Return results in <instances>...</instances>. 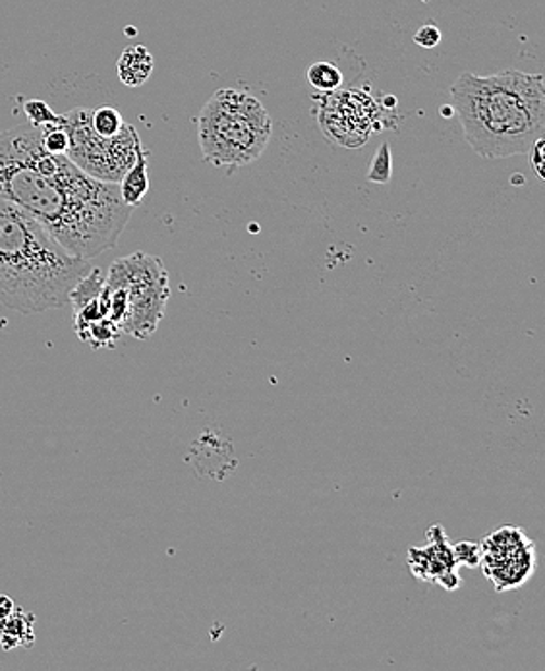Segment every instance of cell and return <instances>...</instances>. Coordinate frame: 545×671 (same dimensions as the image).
Returning a JSON list of instances; mask_svg holds the SVG:
<instances>
[{
	"label": "cell",
	"instance_id": "cell-1",
	"mask_svg": "<svg viewBox=\"0 0 545 671\" xmlns=\"http://www.w3.org/2000/svg\"><path fill=\"white\" fill-rule=\"evenodd\" d=\"M0 200L27 211L70 256L87 262L113 250L134 211L119 184L47 151L41 126L29 123L0 132Z\"/></svg>",
	"mask_w": 545,
	"mask_h": 671
},
{
	"label": "cell",
	"instance_id": "cell-2",
	"mask_svg": "<svg viewBox=\"0 0 545 671\" xmlns=\"http://www.w3.org/2000/svg\"><path fill=\"white\" fill-rule=\"evenodd\" d=\"M468 146L484 159L527 156L545 131L544 74L462 72L450 88Z\"/></svg>",
	"mask_w": 545,
	"mask_h": 671
},
{
	"label": "cell",
	"instance_id": "cell-3",
	"mask_svg": "<svg viewBox=\"0 0 545 671\" xmlns=\"http://www.w3.org/2000/svg\"><path fill=\"white\" fill-rule=\"evenodd\" d=\"M89 270L87 260L70 256L37 219L0 200V306L26 315L64 308Z\"/></svg>",
	"mask_w": 545,
	"mask_h": 671
},
{
	"label": "cell",
	"instance_id": "cell-4",
	"mask_svg": "<svg viewBox=\"0 0 545 671\" xmlns=\"http://www.w3.org/2000/svg\"><path fill=\"white\" fill-rule=\"evenodd\" d=\"M203 159L233 173L263 156L273 136V121L258 97L240 89H219L198 114Z\"/></svg>",
	"mask_w": 545,
	"mask_h": 671
},
{
	"label": "cell",
	"instance_id": "cell-5",
	"mask_svg": "<svg viewBox=\"0 0 545 671\" xmlns=\"http://www.w3.org/2000/svg\"><path fill=\"white\" fill-rule=\"evenodd\" d=\"M169 297V273L157 256L136 252L119 258L104 275L107 315L136 339H149L157 332Z\"/></svg>",
	"mask_w": 545,
	"mask_h": 671
},
{
	"label": "cell",
	"instance_id": "cell-6",
	"mask_svg": "<svg viewBox=\"0 0 545 671\" xmlns=\"http://www.w3.org/2000/svg\"><path fill=\"white\" fill-rule=\"evenodd\" d=\"M69 134L66 156L84 173L103 183H121L139 153L144 151L139 134L132 124H124L116 136L104 138L91 126V109L78 107L62 114Z\"/></svg>",
	"mask_w": 545,
	"mask_h": 671
},
{
	"label": "cell",
	"instance_id": "cell-7",
	"mask_svg": "<svg viewBox=\"0 0 545 671\" xmlns=\"http://www.w3.org/2000/svg\"><path fill=\"white\" fill-rule=\"evenodd\" d=\"M480 566L497 593H509L529 583L536 571V544L519 526H503L482 544Z\"/></svg>",
	"mask_w": 545,
	"mask_h": 671
},
{
	"label": "cell",
	"instance_id": "cell-8",
	"mask_svg": "<svg viewBox=\"0 0 545 671\" xmlns=\"http://www.w3.org/2000/svg\"><path fill=\"white\" fill-rule=\"evenodd\" d=\"M408 567L412 575L422 583L442 584L445 591H457L460 575L457 561L453 556V546L442 524H435L428 531V546L408 549Z\"/></svg>",
	"mask_w": 545,
	"mask_h": 671
},
{
	"label": "cell",
	"instance_id": "cell-9",
	"mask_svg": "<svg viewBox=\"0 0 545 671\" xmlns=\"http://www.w3.org/2000/svg\"><path fill=\"white\" fill-rule=\"evenodd\" d=\"M116 69H119V78L124 86L139 88L151 78L156 61H153V54L149 53L148 47L134 45L122 51Z\"/></svg>",
	"mask_w": 545,
	"mask_h": 671
},
{
	"label": "cell",
	"instance_id": "cell-10",
	"mask_svg": "<svg viewBox=\"0 0 545 671\" xmlns=\"http://www.w3.org/2000/svg\"><path fill=\"white\" fill-rule=\"evenodd\" d=\"M34 621L32 613L24 610H16L10 613L9 618L0 621V643L4 650L12 648H27L34 646Z\"/></svg>",
	"mask_w": 545,
	"mask_h": 671
},
{
	"label": "cell",
	"instance_id": "cell-11",
	"mask_svg": "<svg viewBox=\"0 0 545 671\" xmlns=\"http://www.w3.org/2000/svg\"><path fill=\"white\" fill-rule=\"evenodd\" d=\"M148 156V151L144 149L136 159V163L128 169V173L122 176L119 183L122 200L134 210L149 192Z\"/></svg>",
	"mask_w": 545,
	"mask_h": 671
},
{
	"label": "cell",
	"instance_id": "cell-12",
	"mask_svg": "<svg viewBox=\"0 0 545 671\" xmlns=\"http://www.w3.org/2000/svg\"><path fill=\"white\" fill-rule=\"evenodd\" d=\"M308 82L323 94H335L337 89L343 88L345 76L333 62H315L308 69Z\"/></svg>",
	"mask_w": 545,
	"mask_h": 671
},
{
	"label": "cell",
	"instance_id": "cell-13",
	"mask_svg": "<svg viewBox=\"0 0 545 671\" xmlns=\"http://www.w3.org/2000/svg\"><path fill=\"white\" fill-rule=\"evenodd\" d=\"M124 119H122L121 111L114 109V107H99V109H91V126L99 136L104 138H113L119 132L124 128Z\"/></svg>",
	"mask_w": 545,
	"mask_h": 671
},
{
	"label": "cell",
	"instance_id": "cell-14",
	"mask_svg": "<svg viewBox=\"0 0 545 671\" xmlns=\"http://www.w3.org/2000/svg\"><path fill=\"white\" fill-rule=\"evenodd\" d=\"M393 178V156L389 144H381L377 153L373 156L372 165L368 171V181L375 184H387Z\"/></svg>",
	"mask_w": 545,
	"mask_h": 671
},
{
	"label": "cell",
	"instance_id": "cell-15",
	"mask_svg": "<svg viewBox=\"0 0 545 671\" xmlns=\"http://www.w3.org/2000/svg\"><path fill=\"white\" fill-rule=\"evenodd\" d=\"M41 140H44L47 151H51V153H66V149H69V134H66V128L62 124V114L59 123L41 126Z\"/></svg>",
	"mask_w": 545,
	"mask_h": 671
},
{
	"label": "cell",
	"instance_id": "cell-16",
	"mask_svg": "<svg viewBox=\"0 0 545 671\" xmlns=\"http://www.w3.org/2000/svg\"><path fill=\"white\" fill-rule=\"evenodd\" d=\"M24 111H26L27 121L34 126L59 123V119H61V114L54 113L51 107L47 105L41 99H29L27 103H24Z\"/></svg>",
	"mask_w": 545,
	"mask_h": 671
},
{
	"label": "cell",
	"instance_id": "cell-17",
	"mask_svg": "<svg viewBox=\"0 0 545 671\" xmlns=\"http://www.w3.org/2000/svg\"><path fill=\"white\" fill-rule=\"evenodd\" d=\"M453 556L457 566L478 567L482 559V548L476 542H459L453 546Z\"/></svg>",
	"mask_w": 545,
	"mask_h": 671
},
{
	"label": "cell",
	"instance_id": "cell-18",
	"mask_svg": "<svg viewBox=\"0 0 545 671\" xmlns=\"http://www.w3.org/2000/svg\"><path fill=\"white\" fill-rule=\"evenodd\" d=\"M414 44L422 49H435L442 44V29L433 24H425L416 32Z\"/></svg>",
	"mask_w": 545,
	"mask_h": 671
},
{
	"label": "cell",
	"instance_id": "cell-19",
	"mask_svg": "<svg viewBox=\"0 0 545 671\" xmlns=\"http://www.w3.org/2000/svg\"><path fill=\"white\" fill-rule=\"evenodd\" d=\"M544 149H545V140L544 138H537L534 144H532V148L529 149L530 165L534 169V173H536L537 178L540 181H544Z\"/></svg>",
	"mask_w": 545,
	"mask_h": 671
},
{
	"label": "cell",
	"instance_id": "cell-20",
	"mask_svg": "<svg viewBox=\"0 0 545 671\" xmlns=\"http://www.w3.org/2000/svg\"><path fill=\"white\" fill-rule=\"evenodd\" d=\"M14 611V601L9 596L0 594V621L4 618H9L10 613Z\"/></svg>",
	"mask_w": 545,
	"mask_h": 671
}]
</instances>
